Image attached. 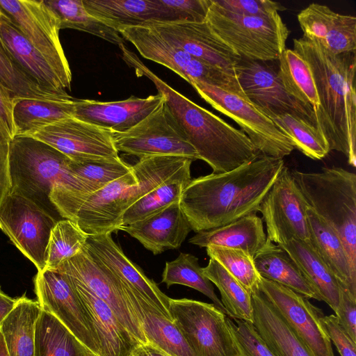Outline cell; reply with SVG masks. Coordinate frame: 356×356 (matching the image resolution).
I'll list each match as a JSON object with an SVG mask.
<instances>
[{
  "label": "cell",
  "mask_w": 356,
  "mask_h": 356,
  "mask_svg": "<svg viewBox=\"0 0 356 356\" xmlns=\"http://www.w3.org/2000/svg\"><path fill=\"white\" fill-rule=\"evenodd\" d=\"M70 172L84 186L82 194H90L131 172V165L120 157L80 163L71 161Z\"/></svg>",
  "instance_id": "bcb514c9"
},
{
  "label": "cell",
  "mask_w": 356,
  "mask_h": 356,
  "mask_svg": "<svg viewBox=\"0 0 356 356\" xmlns=\"http://www.w3.org/2000/svg\"><path fill=\"white\" fill-rule=\"evenodd\" d=\"M35 293L42 309L56 318L94 356H99L96 333L88 309L69 279L56 270L38 271Z\"/></svg>",
  "instance_id": "4fadbf2b"
},
{
  "label": "cell",
  "mask_w": 356,
  "mask_h": 356,
  "mask_svg": "<svg viewBox=\"0 0 356 356\" xmlns=\"http://www.w3.org/2000/svg\"><path fill=\"white\" fill-rule=\"evenodd\" d=\"M125 63L135 70L138 76H146L155 85L199 159L209 164L213 173L232 170L261 155L242 130L234 128L173 89L152 72L136 54H129Z\"/></svg>",
  "instance_id": "3957f363"
},
{
  "label": "cell",
  "mask_w": 356,
  "mask_h": 356,
  "mask_svg": "<svg viewBox=\"0 0 356 356\" xmlns=\"http://www.w3.org/2000/svg\"><path fill=\"white\" fill-rule=\"evenodd\" d=\"M279 245L293 259L321 300L325 302L336 312L339 303L341 286L309 241L292 239Z\"/></svg>",
  "instance_id": "1f68e13d"
},
{
  "label": "cell",
  "mask_w": 356,
  "mask_h": 356,
  "mask_svg": "<svg viewBox=\"0 0 356 356\" xmlns=\"http://www.w3.org/2000/svg\"><path fill=\"white\" fill-rule=\"evenodd\" d=\"M191 85L213 108L234 120L261 155L284 159L295 149L290 138L246 98L200 81Z\"/></svg>",
  "instance_id": "30bf717a"
},
{
  "label": "cell",
  "mask_w": 356,
  "mask_h": 356,
  "mask_svg": "<svg viewBox=\"0 0 356 356\" xmlns=\"http://www.w3.org/2000/svg\"><path fill=\"white\" fill-rule=\"evenodd\" d=\"M93 17L119 31L131 26L182 21L162 0H83Z\"/></svg>",
  "instance_id": "603a6c76"
},
{
  "label": "cell",
  "mask_w": 356,
  "mask_h": 356,
  "mask_svg": "<svg viewBox=\"0 0 356 356\" xmlns=\"http://www.w3.org/2000/svg\"><path fill=\"white\" fill-rule=\"evenodd\" d=\"M156 255L178 249L192 230L179 202L135 222L120 227Z\"/></svg>",
  "instance_id": "cb8c5ba5"
},
{
  "label": "cell",
  "mask_w": 356,
  "mask_h": 356,
  "mask_svg": "<svg viewBox=\"0 0 356 356\" xmlns=\"http://www.w3.org/2000/svg\"><path fill=\"white\" fill-rule=\"evenodd\" d=\"M307 208L291 170L284 165L259 209L267 238L277 245L292 239L309 241Z\"/></svg>",
  "instance_id": "5bb4252c"
},
{
  "label": "cell",
  "mask_w": 356,
  "mask_h": 356,
  "mask_svg": "<svg viewBox=\"0 0 356 356\" xmlns=\"http://www.w3.org/2000/svg\"><path fill=\"white\" fill-rule=\"evenodd\" d=\"M235 73L245 98L269 118L289 113L316 126L314 112L286 90L278 72L265 62L242 58Z\"/></svg>",
  "instance_id": "ac0fdd59"
},
{
  "label": "cell",
  "mask_w": 356,
  "mask_h": 356,
  "mask_svg": "<svg viewBox=\"0 0 356 356\" xmlns=\"http://www.w3.org/2000/svg\"><path fill=\"white\" fill-rule=\"evenodd\" d=\"M125 292L147 343L171 356H196L173 321L126 286Z\"/></svg>",
  "instance_id": "f546056e"
},
{
  "label": "cell",
  "mask_w": 356,
  "mask_h": 356,
  "mask_svg": "<svg viewBox=\"0 0 356 356\" xmlns=\"http://www.w3.org/2000/svg\"><path fill=\"white\" fill-rule=\"evenodd\" d=\"M88 238L73 221L58 220L51 231L44 269L55 270L63 261L79 254Z\"/></svg>",
  "instance_id": "f6af8a7d"
},
{
  "label": "cell",
  "mask_w": 356,
  "mask_h": 356,
  "mask_svg": "<svg viewBox=\"0 0 356 356\" xmlns=\"http://www.w3.org/2000/svg\"><path fill=\"white\" fill-rule=\"evenodd\" d=\"M335 314L339 325L356 342V298L342 288Z\"/></svg>",
  "instance_id": "db71d44e"
},
{
  "label": "cell",
  "mask_w": 356,
  "mask_h": 356,
  "mask_svg": "<svg viewBox=\"0 0 356 356\" xmlns=\"http://www.w3.org/2000/svg\"><path fill=\"white\" fill-rule=\"evenodd\" d=\"M202 269L205 276L218 289L228 317L253 323L250 293L215 259L210 258Z\"/></svg>",
  "instance_id": "60d3db41"
},
{
  "label": "cell",
  "mask_w": 356,
  "mask_h": 356,
  "mask_svg": "<svg viewBox=\"0 0 356 356\" xmlns=\"http://www.w3.org/2000/svg\"><path fill=\"white\" fill-rule=\"evenodd\" d=\"M253 259L261 277L285 286L307 299L321 300L295 261L279 245L267 238Z\"/></svg>",
  "instance_id": "d6a6232c"
},
{
  "label": "cell",
  "mask_w": 356,
  "mask_h": 356,
  "mask_svg": "<svg viewBox=\"0 0 356 356\" xmlns=\"http://www.w3.org/2000/svg\"><path fill=\"white\" fill-rule=\"evenodd\" d=\"M192 162H188L163 184L131 204L123 214L122 225L143 220L171 204L179 202L183 191L192 179Z\"/></svg>",
  "instance_id": "f35d334b"
},
{
  "label": "cell",
  "mask_w": 356,
  "mask_h": 356,
  "mask_svg": "<svg viewBox=\"0 0 356 356\" xmlns=\"http://www.w3.org/2000/svg\"><path fill=\"white\" fill-rule=\"evenodd\" d=\"M14 104V96L0 82V146L6 150H10V143L17 135L13 118Z\"/></svg>",
  "instance_id": "f907efd6"
},
{
  "label": "cell",
  "mask_w": 356,
  "mask_h": 356,
  "mask_svg": "<svg viewBox=\"0 0 356 356\" xmlns=\"http://www.w3.org/2000/svg\"><path fill=\"white\" fill-rule=\"evenodd\" d=\"M41 311L37 300L25 294L0 325L9 356H35V324Z\"/></svg>",
  "instance_id": "836d02e7"
},
{
  "label": "cell",
  "mask_w": 356,
  "mask_h": 356,
  "mask_svg": "<svg viewBox=\"0 0 356 356\" xmlns=\"http://www.w3.org/2000/svg\"><path fill=\"white\" fill-rule=\"evenodd\" d=\"M130 356H133L132 355H131Z\"/></svg>",
  "instance_id": "91938a15"
},
{
  "label": "cell",
  "mask_w": 356,
  "mask_h": 356,
  "mask_svg": "<svg viewBox=\"0 0 356 356\" xmlns=\"http://www.w3.org/2000/svg\"><path fill=\"white\" fill-rule=\"evenodd\" d=\"M9 152L0 146V207L11 188L9 172Z\"/></svg>",
  "instance_id": "11a10c76"
},
{
  "label": "cell",
  "mask_w": 356,
  "mask_h": 356,
  "mask_svg": "<svg viewBox=\"0 0 356 356\" xmlns=\"http://www.w3.org/2000/svg\"><path fill=\"white\" fill-rule=\"evenodd\" d=\"M278 61L277 72L286 90L296 100L312 110L316 116L320 108V102L309 65L293 49L286 48Z\"/></svg>",
  "instance_id": "74e56055"
},
{
  "label": "cell",
  "mask_w": 356,
  "mask_h": 356,
  "mask_svg": "<svg viewBox=\"0 0 356 356\" xmlns=\"http://www.w3.org/2000/svg\"><path fill=\"white\" fill-rule=\"evenodd\" d=\"M136 184L132 171L90 194L56 184L50 200L60 217L73 221L87 236L108 234L122 226L129 192Z\"/></svg>",
  "instance_id": "8992f818"
},
{
  "label": "cell",
  "mask_w": 356,
  "mask_h": 356,
  "mask_svg": "<svg viewBox=\"0 0 356 356\" xmlns=\"http://www.w3.org/2000/svg\"><path fill=\"white\" fill-rule=\"evenodd\" d=\"M90 356H94V355H90Z\"/></svg>",
  "instance_id": "94428289"
},
{
  "label": "cell",
  "mask_w": 356,
  "mask_h": 356,
  "mask_svg": "<svg viewBox=\"0 0 356 356\" xmlns=\"http://www.w3.org/2000/svg\"><path fill=\"white\" fill-rule=\"evenodd\" d=\"M0 356H9L1 330H0Z\"/></svg>",
  "instance_id": "680465c9"
},
{
  "label": "cell",
  "mask_w": 356,
  "mask_h": 356,
  "mask_svg": "<svg viewBox=\"0 0 356 356\" xmlns=\"http://www.w3.org/2000/svg\"><path fill=\"white\" fill-rule=\"evenodd\" d=\"M293 50L309 65L320 108L316 126L330 149L341 152L356 166V51L334 54L317 39L293 40Z\"/></svg>",
  "instance_id": "7a4b0ae2"
},
{
  "label": "cell",
  "mask_w": 356,
  "mask_h": 356,
  "mask_svg": "<svg viewBox=\"0 0 356 356\" xmlns=\"http://www.w3.org/2000/svg\"><path fill=\"white\" fill-rule=\"evenodd\" d=\"M0 7L71 88L72 72L59 38L60 21L44 0H0Z\"/></svg>",
  "instance_id": "9a60e30c"
},
{
  "label": "cell",
  "mask_w": 356,
  "mask_h": 356,
  "mask_svg": "<svg viewBox=\"0 0 356 356\" xmlns=\"http://www.w3.org/2000/svg\"><path fill=\"white\" fill-rule=\"evenodd\" d=\"M227 11L250 16H268L286 8L280 3L270 0H213Z\"/></svg>",
  "instance_id": "681fc988"
},
{
  "label": "cell",
  "mask_w": 356,
  "mask_h": 356,
  "mask_svg": "<svg viewBox=\"0 0 356 356\" xmlns=\"http://www.w3.org/2000/svg\"><path fill=\"white\" fill-rule=\"evenodd\" d=\"M79 283L105 302L140 344L147 343L125 292V286L108 268L93 258L86 245L76 255L55 270Z\"/></svg>",
  "instance_id": "2e32d148"
},
{
  "label": "cell",
  "mask_w": 356,
  "mask_h": 356,
  "mask_svg": "<svg viewBox=\"0 0 356 356\" xmlns=\"http://www.w3.org/2000/svg\"><path fill=\"white\" fill-rule=\"evenodd\" d=\"M149 26L193 57L235 73L234 68L241 58L213 32L206 21H179Z\"/></svg>",
  "instance_id": "44dd1931"
},
{
  "label": "cell",
  "mask_w": 356,
  "mask_h": 356,
  "mask_svg": "<svg viewBox=\"0 0 356 356\" xmlns=\"http://www.w3.org/2000/svg\"><path fill=\"white\" fill-rule=\"evenodd\" d=\"M41 141L74 162L119 158L113 131L74 116L22 136Z\"/></svg>",
  "instance_id": "e0dca14e"
},
{
  "label": "cell",
  "mask_w": 356,
  "mask_h": 356,
  "mask_svg": "<svg viewBox=\"0 0 356 356\" xmlns=\"http://www.w3.org/2000/svg\"><path fill=\"white\" fill-rule=\"evenodd\" d=\"M76 99L15 98L13 110L17 136L74 115Z\"/></svg>",
  "instance_id": "e575fe53"
},
{
  "label": "cell",
  "mask_w": 356,
  "mask_h": 356,
  "mask_svg": "<svg viewBox=\"0 0 356 356\" xmlns=\"http://www.w3.org/2000/svg\"><path fill=\"white\" fill-rule=\"evenodd\" d=\"M232 333L244 356H277L256 330L253 323L227 317Z\"/></svg>",
  "instance_id": "c3c4849f"
},
{
  "label": "cell",
  "mask_w": 356,
  "mask_h": 356,
  "mask_svg": "<svg viewBox=\"0 0 356 356\" xmlns=\"http://www.w3.org/2000/svg\"><path fill=\"white\" fill-rule=\"evenodd\" d=\"M322 326L341 356H356V342L339 325L335 315L322 316Z\"/></svg>",
  "instance_id": "816d5d0a"
},
{
  "label": "cell",
  "mask_w": 356,
  "mask_h": 356,
  "mask_svg": "<svg viewBox=\"0 0 356 356\" xmlns=\"http://www.w3.org/2000/svg\"><path fill=\"white\" fill-rule=\"evenodd\" d=\"M307 214L310 244L334 274L341 288L356 298V274L352 271L341 238L309 207Z\"/></svg>",
  "instance_id": "f1b7e54d"
},
{
  "label": "cell",
  "mask_w": 356,
  "mask_h": 356,
  "mask_svg": "<svg viewBox=\"0 0 356 356\" xmlns=\"http://www.w3.org/2000/svg\"><path fill=\"white\" fill-rule=\"evenodd\" d=\"M169 312L196 356H244L229 327L227 316L213 304L170 298Z\"/></svg>",
  "instance_id": "9c48e42d"
},
{
  "label": "cell",
  "mask_w": 356,
  "mask_h": 356,
  "mask_svg": "<svg viewBox=\"0 0 356 356\" xmlns=\"http://www.w3.org/2000/svg\"><path fill=\"white\" fill-rule=\"evenodd\" d=\"M253 325L277 356H314L259 288L250 292Z\"/></svg>",
  "instance_id": "83f0119b"
},
{
  "label": "cell",
  "mask_w": 356,
  "mask_h": 356,
  "mask_svg": "<svg viewBox=\"0 0 356 356\" xmlns=\"http://www.w3.org/2000/svg\"><path fill=\"white\" fill-rule=\"evenodd\" d=\"M86 248L93 258L108 268L126 286L139 294L163 316L172 321L169 312L170 298L124 254L111 234L88 236Z\"/></svg>",
  "instance_id": "ffe728a7"
},
{
  "label": "cell",
  "mask_w": 356,
  "mask_h": 356,
  "mask_svg": "<svg viewBox=\"0 0 356 356\" xmlns=\"http://www.w3.org/2000/svg\"><path fill=\"white\" fill-rule=\"evenodd\" d=\"M163 99L158 92L145 98L132 96L116 102L76 99L73 116L113 132H124L147 117Z\"/></svg>",
  "instance_id": "7402d4cb"
},
{
  "label": "cell",
  "mask_w": 356,
  "mask_h": 356,
  "mask_svg": "<svg viewBox=\"0 0 356 356\" xmlns=\"http://www.w3.org/2000/svg\"><path fill=\"white\" fill-rule=\"evenodd\" d=\"M0 39L16 63L39 86L70 96L66 91L69 88L56 70L1 7Z\"/></svg>",
  "instance_id": "484cf974"
},
{
  "label": "cell",
  "mask_w": 356,
  "mask_h": 356,
  "mask_svg": "<svg viewBox=\"0 0 356 356\" xmlns=\"http://www.w3.org/2000/svg\"><path fill=\"white\" fill-rule=\"evenodd\" d=\"M131 355L133 356H171L149 343L138 346Z\"/></svg>",
  "instance_id": "6f0895ef"
},
{
  "label": "cell",
  "mask_w": 356,
  "mask_h": 356,
  "mask_svg": "<svg viewBox=\"0 0 356 356\" xmlns=\"http://www.w3.org/2000/svg\"><path fill=\"white\" fill-rule=\"evenodd\" d=\"M56 14L60 28L71 29L88 33L116 45L124 44L120 33L91 15L83 0H44Z\"/></svg>",
  "instance_id": "ab89813d"
},
{
  "label": "cell",
  "mask_w": 356,
  "mask_h": 356,
  "mask_svg": "<svg viewBox=\"0 0 356 356\" xmlns=\"http://www.w3.org/2000/svg\"><path fill=\"white\" fill-rule=\"evenodd\" d=\"M57 221L36 203L12 191L0 207V229L38 271L45 268L51 231Z\"/></svg>",
  "instance_id": "7c38bea8"
},
{
  "label": "cell",
  "mask_w": 356,
  "mask_h": 356,
  "mask_svg": "<svg viewBox=\"0 0 356 356\" xmlns=\"http://www.w3.org/2000/svg\"><path fill=\"white\" fill-rule=\"evenodd\" d=\"M206 22L241 58L261 62L278 60L290 31L278 13L268 16L234 13L209 0Z\"/></svg>",
  "instance_id": "52a82bcc"
},
{
  "label": "cell",
  "mask_w": 356,
  "mask_h": 356,
  "mask_svg": "<svg viewBox=\"0 0 356 356\" xmlns=\"http://www.w3.org/2000/svg\"><path fill=\"white\" fill-rule=\"evenodd\" d=\"M291 173L308 207L339 234L356 274V175L337 166Z\"/></svg>",
  "instance_id": "5b68a950"
},
{
  "label": "cell",
  "mask_w": 356,
  "mask_h": 356,
  "mask_svg": "<svg viewBox=\"0 0 356 356\" xmlns=\"http://www.w3.org/2000/svg\"><path fill=\"white\" fill-rule=\"evenodd\" d=\"M118 152L139 159L155 155H175L199 159L164 99L147 117L130 129L113 132Z\"/></svg>",
  "instance_id": "8fae6325"
},
{
  "label": "cell",
  "mask_w": 356,
  "mask_h": 356,
  "mask_svg": "<svg viewBox=\"0 0 356 356\" xmlns=\"http://www.w3.org/2000/svg\"><path fill=\"white\" fill-rule=\"evenodd\" d=\"M67 277L89 312L98 341L99 356H130L140 343L105 302Z\"/></svg>",
  "instance_id": "4316f807"
},
{
  "label": "cell",
  "mask_w": 356,
  "mask_h": 356,
  "mask_svg": "<svg viewBox=\"0 0 356 356\" xmlns=\"http://www.w3.org/2000/svg\"><path fill=\"white\" fill-rule=\"evenodd\" d=\"M118 32L143 58L169 68L188 83L193 80L200 81L245 97L236 73L193 57L151 26L125 27Z\"/></svg>",
  "instance_id": "ba28073f"
},
{
  "label": "cell",
  "mask_w": 356,
  "mask_h": 356,
  "mask_svg": "<svg viewBox=\"0 0 356 356\" xmlns=\"http://www.w3.org/2000/svg\"><path fill=\"white\" fill-rule=\"evenodd\" d=\"M271 120L290 138L294 148L306 156L314 160H320L330 152L323 133L299 116L285 113Z\"/></svg>",
  "instance_id": "7bdbcfd3"
},
{
  "label": "cell",
  "mask_w": 356,
  "mask_h": 356,
  "mask_svg": "<svg viewBox=\"0 0 356 356\" xmlns=\"http://www.w3.org/2000/svg\"><path fill=\"white\" fill-rule=\"evenodd\" d=\"M17 298H13L6 294L0 286V325L10 312L14 309Z\"/></svg>",
  "instance_id": "9f6ffc18"
},
{
  "label": "cell",
  "mask_w": 356,
  "mask_h": 356,
  "mask_svg": "<svg viewBox=\"0 0 356 356\" xmlns=\"http://www.w3.org/2000/svg\"><path fill=\"white\" fill-rule=\"evenodd\" d=\"M210 258L218 261L249 293L258 288L261 276L253 257L243 250L209 245L206 248Z\"/></svg>",
  "instance_id": "7dc6e473"
},
{
  "label": "cell",
  "mask_w": 356,
  "mask_h": 356,
  "mask_svg": "<svg viewBox=\"0 0 356 356\" xmlns=\"http://www.w3.org/2000/svg\"><path fill=\"white\" fill-rule=\"evenodd\" d=\"M191 159L175 155H155L139 159L131 165L136 181L129 192L128 208L178 172Z\"/></svg>",
  "instance_id": "d590c367"
},
{
  "label": "cell",
  "mask_w": 356,
  "mask_h": 356,
  "mask_svg": "<svg viewBox=\"0 0 356 356\" xmlns=\"http://www.w3.org/2000/svg\"><path fill=\"white\" fill-rule=\"evenodd\" d=\"M0 82L15 98L70 99L39 86L13 59L0 39Z\"/></svg>",
  "instance_id": "ee69618b"
},
{
  "label": "cell",
  "mask_w": 356,
  "mask_h": 356,
  "mask_svg": "<svg viewBox=\"0 0 356 356\" xmlns=\"http://www.w3.org/2000/svg\"><path fill=\"white\" fill-rule=\"evenodd\" d=\"M258 288L314 356H334L331 341L320 321L322 312L307 298L263 277Z\"/></svg>",
  "instance_id": "d6986e66"
},
{
  "label": "cell",
  "mask_w": 356,
  "mask_h": 356,
  "mask_svg": "<svg viewBox=\"0 0 356 356\" xmlns=\"http://www.w3.org/2000/svg\"><path fill=\"white\" fill-rule=\"evenodd\" d=\"M173 10L182 21L203 22L206 21L209 0H162Z\"/></svg>",
  "instance_id": "f5cc1de1"
},
{
  "label": "cell",
  "mask_w": 356,
  "mask_h": 356,
  "mask_svg": "<svg viewBox=\"0 0 356 356\" xmlns=\"http://www.w3.org/2000/svg\"><path fill=\"white\" fill-rule=\"evenodd\" d=\"M168 288L181 284L194 289L212 300L215 307L227 315V312L214 291L211 282L205 276L195 256L181 252L173 261H167L162 273V281Z\"/></svg>",
  "instance_id": "b9f144b4"
},
{
  "label": "cell",
  "mask_w": 356,
  "mask_h": 356,
  "mask_svg": "<svg viewBox=\"0 0 356 356\" xmlns=\"http://www.w3.org/2000/svg\"><path fill=\"white\" fill-rule=\"evenodd\" d=\"M90 355L56 318L41 309L35 324V356Z\"/></svg>",
  "instance_id": "8d00e7d4"
},
{
  "label": "cell",
  "mask_w": 356,
  "mask_h": 356,
  "mask_svg": "<svg viewBox=\"0 0 356 356\" xmlns=\"http://www.w3.org/2000/svg\"><path fill=\"white\" fill-rule=\"evenodd\" d=\"M284 166L283 159L260 155L232 170L192 179L179 200L192 230L216 228L258 212Z\"/></svg>",
  "instance_id": "6da1fadb"
},
{
  "label": "cell",
  "mask_w": 356,
  "mask_h": 356,
  "mask_svg": "<svg viewBox=\"0 0 356 356\" xmlns=\"http://www.w3.org/2000/svg\"><path fill=\"white\" fill-rule=\"evenodd\" d=\"M70 161L63 154L41 141L17 136L10 145V191L33 201L56 218V213H58L50 200L56 184L85 193L83 184L70 174Z\"/></svg>",
  "instance_id": "277c9868"
},
{
  "label": "cell",
  "mask_w": 356,
  "mask_h": 356,
  "mask_svg": "<svg viewBox=\"0 0 356 356\" xmlns=\"http://www.w3.org/2000/svg\"><path fill=\"white\" fill-rule=\"evenodd\" d=\"M266 240L263 220L254 213L221 227L197 232L188 242L201 248L217 245L238 249L254 257Z\"/></svg>",
  "instance_id": "4dcf8cb0"
},
{
  "label": "cell",
  "mask_w": 356,
  "mask_h": 356,
  "mask_svg": "<svg viewBox=\"0 0 356 356\" xmlns=\"http://www.w3.org/2000/svg\"><path fill=\"white\" fill-rule=\"evenodd\" d=\"M307 38L317 39L334 54L356 51V17L341 15L328 6L312 3L298 15Z\"/></svg>",
  "instance_id": "d4e9b609"
}]
</instances>
